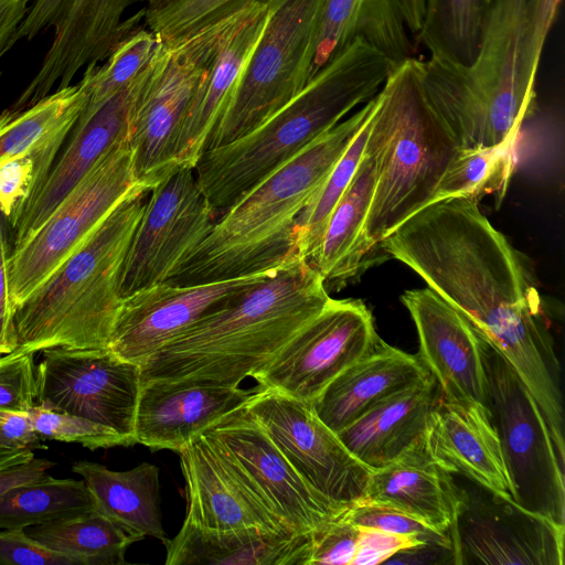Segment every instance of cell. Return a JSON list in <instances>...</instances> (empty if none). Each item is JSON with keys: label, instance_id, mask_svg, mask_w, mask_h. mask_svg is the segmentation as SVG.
<instances>
[{"label": "cell", "instance_id": "cell-1", "mask_svg": "<svg viewBox=\"0 0 565 565\" xmlns=\"http://www.w3.org/2000/svg\"><path fill=\"white\" fill-rule=\"evenodd\" d=\"M458 310L513 367L552 435L564 430L561 364L527 260L482 214L454 198L425 206L379 245Z\"/></svg>", "mask_w": 565, "mask_h": 565}, {"label": "cell", "instance_id": "cell-2", "mask_svg": "<svg viewBox=\"0 0 565 565\" xmlns=\"http://www.w3.org/2000/svg\"><path fill=\"white\" fill-rule=\"evenodd\" d=\"M562 0H493L466 70L416 58L424 95L459 149L513 143L533 110L542 50Z\"/></svg>", "mask_w": 565, "mask_h": 565}, {"label": "cell", "instance_id": "cell-3", "mask_svg": "<svg viewBox=\"0 0 565 565\" xmlns=\"http://www.w3.org/2000/svg\"><path fill=\"white\" fill-rule=\"evenodd\" d=\"M313 265L294 258L140 365L141 383L239 386L263 369L330 300Z\"/></svg>", "mask_w": 565, "mask_h": 565}, {"label": "cell", "instance_id": "cell-4", "mask_svg": "<svg viewBox=\"0 0 565 565\" xmlns=\"http://www.w3.org/2000/svg\"><path fill=\"white\" fill-rule=\"evenodd\" d=\"M396 67L382 52L358 40L260 126L204 151L194 172L215 218L352 109L372 99Z\"/></svg>", "mask_w": 565, "mask_h": 565}, {"label": "cell", "instance_id": "cell-5", "mask_svg": "<svg viewBox=\"0 0 565 565\" xmlns=\"http://www.w3.org/2000/svg\"><path fill=\"white\" fill-rule=\"evenodd\" d=\"M380 99L379 92L256 184L215 221L205 239L166 282L185 286L223 280L276 268L297 258L294 226L298 215Z\"/></svg>", "mask_w": 565, "mask_h": 565}, {"label": "cell", "instance_id": "cell-6", "mask_svg": "<svg viewBox=\"0 0 565 565\" xmlns=\"http://www.w3.org/2000/svg\"><path fill=\"white\" fill-rule=\"evenodd\" d=\"M149 191L136 185L14 311L19 349H108L126 255Z\"/></svg>", "mask_w": 565, "mask_h": 565}, {"label": "cell", "instance_id": "cell-7", "mask_svg": "<svg viewBox=\"0 0 565 565\" xmlns=\"http://www.w3.org/2000/svg\"><path fill=\"white\" fill-rule=\"evenodd\" d=\"M371 134L376 142V182L364 236L372 252L433 203L459 147L424 95L415 57L398 65L384 83Z\"/></svg>", "mask_w": 565, "mask_h": 565}, {"label": "cell", "instance_id": "cell-8", "mask_svg": "<svg viewBox=\"0 0 565 565\" xmlns=\"http://www.w3.org/2000/svg\"><path fill=\"white\" fill-rule=\"evenodd\" d=\"M487 408L499 437L512 500L565 526L564 461L534 397L486 343Z\"/></svg>", "mask_w": 565, "mask_h": 565}, {"label": "cell", "instance_id": "cell-9", "mask_svg": "<svg viewBox=\"0 0 565 565\" xmlns=\"http://www.w3.org/2000/svg\"><path fill=\"white\" fill-rule=\"evenodd\" d=\"M323 0H282L266 28L204 151L227 145L257 128L308 83Z\"/></svg>", "mask_w": 565, "mask_h": 565}, {"label": "cell", "instance_id": "cell-10", "mask_svg": "<svg viewBox=\"0 0 565 565\" xmlns=\"http://www.w3.org/2000/svg\"><path fill=\"white\" fill-rule=\"evenodd\" d=\"M139 183L129 137L107 152L40 227L10 255V297L15 311L86 241Z\"/></svg>", "mask_w": 565, "mask_h": 565}, {"label": "cell", "instance_id": "cell-11", "mask_svg": "<svg viewBox=\"0 0 565 565\" xmlns=\"http://www.w3.org/2000/svg\"><path fill=\"white\" fill-rule=\"evenodd\" d=\"M232 15L181 41L163 44L154 61L129 134L136 180L149 190L177 168L174 150L181 126Z\"/></svg>", "mask_w": 565, "mask_h": 565}, {"label": "cell", "instance_id": "cell-12", "mask_svg": "<svg viewBox=\"0 0 565 565\" xmlns=\"http://www.w3.org/2000/svg\"><path fill=\"white\" fill-rule=\"evenodd\" d=\"M141 1L146 0H34L12 43L32 40L50 26L54 36L36 74L9 108L25 109L54 87L72 85L83 67L106 60L125 35L141 25L143 9L122 19Z\"/></svg>", "mask_w": 565, "mask_h": 565}, {"label": "cell", "instance_id": "cell-13", "mask_svg": "<svg viewBox=\"0 0 565 565\" xmlns=\"http://www.w3.org/2000/svg\"><path fill=\"white\" fill-rule=\"evenodd\" d=\"M36 403L107 426L134 446L140 365L109 349L53 348L41 351Z\"/></svg>", "mask_w": 565, "mask_h": 565}, {"label": "cell", "instance_id": "cell-14", "mask_svg": "<svg viewBox=\"0 0 565 565\" xmlns=\"http://www.w3.org/2000/svg\"><path fill=\"white\" fill-rule=\"evenodd\" d=\"M216 218L190 167L148 193L121 275V297L166 282L210 234Z\"/></svg>", "mask_w": 565, "mask_h": 565}, {"label": "cell", "instance_id": "cell-15", "mask_svg": "<svg viewBox=\"0 0 565 565\" xmlns=\"http://www.w3.org/2000/svg\"><path fill=\"white\" fill-rule=\"evenodd\" d=\"M371 310L360 299H332L252 377L260 388L312 403L379 342Z\"/></svg>", "mask_w": 565, "mask_h": 565}, {"label": "cell", "instance_id": "cell-16", "mask_svg": "<svg viewBox=\"0 0 565 565\" xmlns=\"http://www.w3.org/2000/svg\"><path fill=\"white\" fill-rule=\"evenodd\" d=\"M458 488L452 564L564 565L565 526L472 481Z\"/></svg>", "mask_w": 565, "mask_h": 565}, {"label": "cell", "instance_id": "cell-17", "mask_svg": "<svg viewBox=\"0 0 565 565\" xmlns=\"http://www.w3.org/2000/svg\"><path fill=\"white\" fill-rule=\"evenodd\" d=\"M245 408L315 490L342 504L363 498L372 470L316 415L311 403L260 388Z\"/></svg>", "mask_w": 565, "mask_h": 565}, {"label": "cell", "instance_id": "cell-18", "mask_svg": "<svg viewBox=\"0 0 565 565\" xmlns=\"http://www.w3.org/2000/svg\"><path fill=\"white\" fill-rule=\"evenodd\" d=\"M279 267L223 280L185 286L162 282L138 290L122 298L108 349L122 360L141 365L179 334L228 306Z\"/></svg>", "mask_w": 565, "mask_h": 565}, {"label": "cell", "instance_id": "cell-19", "mask_svg": "<svg viewBox=\"0 0 565 565\" xmlns=\"http://www.w3.org/2000/svg\"><path fill=\"white\" fill-rule=\"evenodd\" d=\"M185 482L183 523L213 530L257 529L290 537L297 534L269 505L225 447L209 431L178 452Z\"/></svg>", "mask_w": 565, "mask_h": 565}, {"label": "cell", "instance_id": "cell-20", "mask_svg": "<svg viewBox=\"0 0 565 565\" xmlns=\"http://www.w3.org/2000/svg\"><path fill=\"white\" fill-rule=\"evenodd\" d=\"M246 472L273 510L297 533L310 534L352 504L333 502L290 465L245 405L205 429Z\"/></svg>", "mask_w": 565, "mask_h": 565}, {"label": "cell", "instance_id": "cell-21", "mask_svg": "<svg viewBox=\"0 0 565 565\" xmlns=\"http://www.w3.org/2000/svg\"><path fill=\"white\" fill-rule=\"evenodd\" d=\"M418 334V358L450 401L487 406L486 342L468 320L430 288L401 296Z\"/></svg>", "mask_w": 565, "mask_h": 565}, {"label": "cell", "instance_id": "cell-22", "mask_svg": "<svg viewBox=\"0 0 565 565\" xmlns=\"http://www.w3.org/2000/svg\"><path fill=\"white\" fill-rule=\"evenodd\" d=\"M157 56L132 83L104 102L88 118L76 122L70 145L17 222L13 247L31 236L82 178L117 143L129 137L137 100Z\"/></svg>", "mask_w": 565, "mask_h": 565}, {"label": "cell", "instance_id": "cell-23", "mask_svg": "<svg viewBox=\"0 0 565 565\" xmlns=\"http://www.w3.org/2000/svg\"><path fill=\"white\" fill-rule=\"evenodd\" d=\"M260 387L241 388L189 381L141 383L135 444L179 452L192 437L246 405Z\"/></svg>", "mask_w": 565, "mask_h": 565}, {"label": "cell", "instance_id": "cell-24", "mask_svg": "<svg viewBox=\"0 0 565 565\" xmlns=\"http://www.w3.org/2000/svg\"><path fill=\"white\" fill-rule=\"evenodd\" d=\"M269 13L266 6L250 3L232 15L181 126L174 150L175 167L194 169L211 132L233 98Z\"/></svg>", "mask_w": 565, "mask_h": 565}, {"label": "cell", "instance_id": "cell-25", "mask_svg": "<svg viewBox=\"0 0 565 565\" xmlns=\"http://www.w3.org/2000/svg\"><path fill=\"white\" fill-rule=\"evenodd\" d=\"M424 440L429 455L447 471L512 498L499 437L487 406L438 395Z\"/></svg>", "mask_w": 565, "mask_h": 565}, {"label": "cell", "instance_id": "cell-26", "mask_svg": "<svg viewBox=\"0 0 565 565\" xmlns=\"http://www.w3.org/2000/svg\"><path fill=\"white\" fill-rule=\"evenodd\" d=\"M431 375L418 355L382 339L338 375L311 403L316 415L339 433L391 396Z\"/></svg>", "mask_w": 565, "mask_h": 565}, {"label": "cell", "instance_id": "cell-27", "mask_svg": "<svg viewBox=\"0 0 565 565\" xmlns=\"http://www.w3.org/2000/svg\"><path fill=\"white\" fill-rule=\"evenodd\" d=\"M361 500L398 509L449 534L458 512L459 488L454 473L429 455L423 436L392 462L372 471Z\"/></svg>", "mask_w": 565, "mask_h": 565}, {"label": "cell", "instance_id": "cell-28", "mask_svg": "<svg viewBox=\"0 0 565 565\" xmlns=\"http://www.w3.org/2000/svg\"><path fill=\"white\" fill-rule=\"evenodd\" d=\"M358 40L382 52L396 66L413 57L398 0H323L308 82Z\"/></svg>", "mask_w": 565, "mask_h": 565}, {"label": "cell", "instance_id": "cell-29", "mask_svg": "<svg viewBox=\"0 0 565 565\" xmlns=\"http://www.w3.org/2000/svg\"><path fill=\"white\" fill-rule=\"evenodd\" d=\"M438 395L430 376L385 399L337 435L369 469L383 468L424 436Z\"/></svg>", "mask_w": 565, "mask_h": 565}, {"label": "cell", "instance_id": "cell-30", "mask_svg": "<svg viewBox=\"0 0 565 565\" xmlns=\"http://www.w3.org/2000/svg\"><path fill=\"white\" fill-rule=\"evenodd\" d=\"M309 536L257 529L213 530L183 523L164 544L166 565H305Z\"/></svg>", "mask_w": 565, "mask_h": 565}, {"label": "cell", "instance_id": "cell-31", "mask_svg": "<svg viewBox=\"0 0 565 565\" xmlns=\"http://www.w3.org/2000/svg\"><path fill=\"white\" fill-rule=\"evenodd\" d=\"M375 182L376 142L370 130L355 174L334 206L319 249L310 260L327 287H341L355 277L371 254L364 227Z\"/></svg>", "mask_w": 565, "mask_h": 565}, {"label": "cell", "instance_id": "cell-32", "mask_svg": "<svg viewBox=\"0 0 565 565\" xmlns=\"http://www.w3.org/2000/svg\"><path fill=\"white\" fill-rule=\"evenodd\" d=\"M71 468L82 477L97 512L141 540L151 536L162 544L168 542L157 466L145 461L126 471H114L97 462L77 460Z\"/></svg>", "mask_w": 565, "mask_h": 565}, {"label": "cell", "instance_id": "cell-33", "mask_svg": "<svg viewBox=\"0 0 565 565\" xmlns=\"http://www.w3.org/2000/svg\"><path fill=\"white\" fill-rule=\"evenodd\" d=\"M493 0H425L418 41L430 58L451 68L477 60Z\"/></svg>", "mask_w": 565, "mask_h": 565}, {"label": "cell", "instance_id": "cell-34", "mask_svg": "<svg viewBox=\"0 0 565 565\" xmlns=\"http://www.w3.org/2000/svg\"><path fill=\"white\" fill-rule=\"evenodd\" d=\"M45 547L75 565L125 564L128 547L141 539L95 511L25 527Z\"/></svg>", "mask_w": 565, "mask_h": 565}, {"label": "cell", "instance_id": "cell-35", "mask_svg": "<svg viewBox=\"0 0 565 565\" xmlns=\"http://www.w3.org/2000/svg\"><path fill=\"white\" fill-rule=\"evenodd\" d=\"M87 102L83 79L55 89L22 110L0 113V160L30 151L53 140H65Z\"/></svg>", "mask_w": 565, "mask_h": 565}, {"label": "cell", "instance_id": "cell-36", "mask_svg": "<svg viewBox=\"0 0 565 565\" xmlns=\"http://www.w3.org/2000/svg\"><path fill=\"white\" fill-rule=\"evenodd\" d=\"M95 510L83 480L50 476L0 497V529H25Z\"/></svg>", "mask_w": 565, "mask_h": 565}, {"label": "cell", "instance_id": "cell-37", "mask_svg": "<svg viewBox=\"0 0 565 565\" xmlns=\"http://www.w3.org/2000/svg\"><path fill=\"white\" fill-rule=\"evenodd\" d=\"M162 40L142 25L125 35L103 65L86 66L82 79L87 102L77 122L88 118L104 102L132 83L157 56Z\"/></svg>", "mask_w": 565, "mask_h": 565}, {"label": "cell", "instance_id": "cell-38", "mask_svg": "<svg viewBox=\"0 0 565 565\" xmlns=\"http://www.w3.org/2000/svg\"><path fill=\"white\" fill-rule=\"evenodd\" d=\"M377 107L298 215L294 226L295 250L298 257L310 262L318 252L328 220L349 186L363 157Z\"/></svg>", "mask_w": 565, "mask_h": 565}, {"label": "cell", "instance_id": "cell-39", "mask_svg": "<svg viewBox=\"0 0 565 565\" xmlns=\"http://www.w3.org/2000/svg\"><path fill=\"white\" fill-rule=\"evenodd\" d=\"M514 143L459 149L445 172L433 203L454 198L475 201L489 193L504 196L514 169Z\"/></svg>", "mask_w": 565, "mask_h": 565}, {"label": "cell", "instance_id": "cell-40", "mask_svg": "<svg viewBox=\"0 0 565 565\" xmlns=\"http://www.w3.org/2000/svg\"><path fill=\"white\" fill-rule=\"evenodd\" d=\"M282 0H173L156 10L146 11L145 26L159 35L164 44L181 41L236 13L250 3L274 10Z\"/></svg>", "mask_w": 565, "mask_h": 565}, {"label": "cell", "instance_id": "cell-41", "mask_svg": "<svg viewBox=\"0 0 565 565\" xmlns=\"http://www.w3.org/2000/svg\"><path fill=\"white\" fill-rule=\"evenodd\" d=\"M64 140L0 160V214L14 228L26 203L50 173Z\"/></svg>", "mask_w": 565, "mask_h": 565}, {"label": "cell", "instance_id": "cell-42", "mask_svg": "<svg viewBox=\"0 0 565 565\" xmlns=\"http://www.w3.org/2000/svg\"><path fill=\"white\" fill-rule=\"evenodd\" d=\"M35 431L42 439L79 444L90 450L126 446L111 428L83 417L34 405L28 411Z\"/></svg>", "mask_w": 565, "mask_h": 565}, {"label": "cell", "instance_id": "cell-43", "mask_svg": "<svg viewBox=\"0 0 565 565\" xmlns=\"http://www.w3.org/2000/svg\"><path fill=\"white\" fill-rule=\"evenodd\" d=\"M345 515L359 527L415 536L427 544L445 547L451 553L449 534L440 533L417 518L398 509L381 503L359 500L347 510Z\"/></svg>", "mask_w": 565, "mask_h": 565}, {"label": "cell", "instance_id": "cell-44", "mask_svg": "<svg viewBox=\"0 0 565 565\" xmlns=\"http://www.w3.org/2000/svg\"><path fill=\"white\" fill-rule=\"evenodd\" d=\"M34 355L19 348L0 354V409L28 412L35 405Z\"/></svg>", "mask_w": 565, "mask_h": 565}, {"label": "cell", "instance_id": "cell-45", "mask_svg": "<svg viewBox=\"0 0 565 565\" xmlns=\"http://www.w3.org/2000/svg\"><path fill=\"white\" fill-rule=\"evenodd\" d=\"M345 512L310 533L305 565H351L360 527L347 518Z\"/></svg>", "mask_w": 565, "mask_h": 565}, {"label": "cell", "instance_id": "cell-46", "mask_svg": "<svg viewBox=\"0 0 565 565\" xmlns=\"http://www.w3.org/2000/svg\"><path fill=\"white\" fill-rule=\"evenodd\" d=\"M0 565H75L31 537L25 529H0Z\"/></svg>", "mask_w": 565, "mask_h": 565}, {"label": "cell", "instance_id": "cell-47", "mask_svg": "<svg viewBox=\"0 0 565 565\" xmlns=\"http://www.w3.org/2000/svg\"><path fill=\"white\" fill-rule=\"evenodd\" d=\"M426 544V542L415 536L360 527L358 547L351 565L383 564L402 551L416 548Z\"/></svg>", "mask_w": 565, "mask_h": 565}, {"label": "cell", "instance_id": "cell-48", "mask_svg": "<svg viewBox=\"0 0 565 565\" xmlns=\"http://www.w3.org/2000/svg\"><path fill=\"white\" fill-rule=\"evenodd\" d=\"M7 220L0 214V354L18 348L14 311L10 297V248L7 236Z\"/></svg>", "mask_w": 565, "mask_h": 565}, {"label": "cell", "instance_id": "cell-49", "mask_svg": "<svg viewBox=\"0 0 565 565\" xmlns=\"http://www.w3.org/2000/svg\"><path fill=\"white\" fill-rule=\"evenodd\" d=\"M28 412L0 409V446L11 449L46 448Z\"/></svg>", "mask_w": 565, "mask_h": 565}, {"label": "cell", "instance_id": "cell-50", "mask_svg": "<svg viewBox=\"0 0 565 565\" xmlns=\"http://www.w3.org/2000/svg\"><path fill=\"white\" fill-rule=\"evenodd\" d=\"M53 461L45 458H32L25 462L0 469V497L13 488L46 479Z\"/></svg>", "mask_w": 565, "mask_h": 565}, {"label": "cell", "instance_id": "cell-51", "mask_svg": "<svg viewBox=\"0 0 565 565\" xmlns=\"http://www.w3.org/2000/svg\"><path fill=\"white\" fill-rule=\"evenodd\" d=\"M34 0H0V57L13 45V38Z\"/></svg>", "mask_w": 565, "mask_h": 565}, {"label": "cell", "instance_id": "cell-52", "mask_svg": "<svg viewBox=\"0 0 565 565\" xmlns=\"http://www.w3.org/2000/svg\"><path fill=\"white\" fill-rule=\"evenodd\" d=\"M407 30L417 34L424 14L425 0H398Z\"/></svg>", "mask_w": 565, "mask_h": 565}, {"label": "cell", "instance_id": "cell-53", "mask_svg": "<svg viewBox=\"0 0 565 565\" xmlns=\"http://www.w3.org/2000/svg\"><path fill=\"white\" fill-rule=\"evenodd\" d=\"M32 449H11L0 446V469L34 458Z\"/></svg>", "mask_w": 565, "mask_h": 565}, {"label": "cell", "instance_id": "cell-54", "mask_svg": "<svg viewBox=\"0 0 565 565\" xmlns=\"http://www.w3.org/2000/svg\"><path fill=\"white\" fill-rule=\"evenodd\" d=\"M173 0H146L147 6L143 8L146 11L156 10Z\"/></svg>", "mask_w": 565, "mask_h": 565}]
</instances>
